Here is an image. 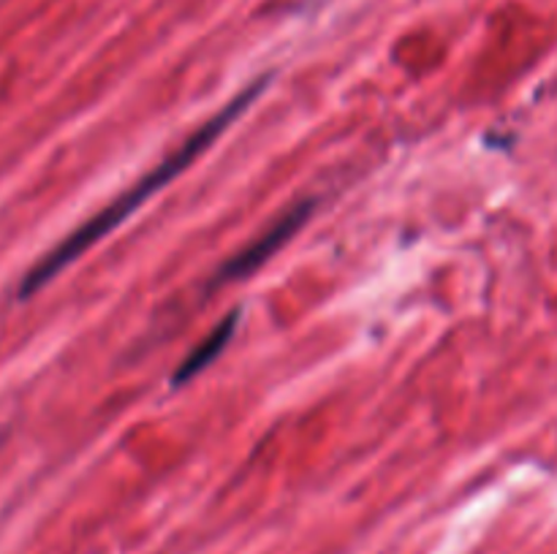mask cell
<instances>
[{
    "label": "cell",
    "mask_w": 557,
    "mask_h": 554,
    "mask_svg": "<svg viewBox=\"0 0 557 554\" xmlns=\"http://www.w3.org/2000/svg\"><path fill=\"white\" fill-rule=\"evenodd\" d=\"M264 87H267V76L264 79H256L253 85L245 87V90L239 92V96H234L232 101H228L226 106L215 114V117L207 119V123L201 125L196 134H190L188 139L177 147V150L169 152V155L163 158L158 166H152L150 172L139 179V182L131 185V188L125 190L123 196H117L112 204L103 206V210L96 212L90 221H85L79 228H74V231L63 239V242L54 244V248L49 250V253L44 255V259L38 261V264L33 266L25 277H22L20 299H30L33 293L41 291V288L47 286V282H52L54 277L65 269V266L74 264L79 255H85V250H90L92 244L101 242L103 237H109V234H112L120 223L128 221V217L134 215V212L139 210L147 199H150V196H156L163 185H169L174 177H180V174H183L185 168L196 161V158L205 155V152L210 150V147L215 144L223 134H226L228 125H234L245 112H248V106L261 96V92H264Z\"/></svg>",
    "instance_id": "1"
},
{
    "label": "cell",
    "mask_w": 557,
    "mask_h": 554,
    "mask_svg": "<svg viewBox=\"0 0 557 554\" xmlns=\"http://www.w3.org/2000/svg\"><path fill=\"white\" fill-rule=\"evenodd\" d=\"M310 212H313V201H299V204H294L292 210L283 212V215L277 217V221L272 223L264 234H259L253 242L245 244V248L239 250L234 259H228L226 264L221 266L215 282H234V280H245V277L253 275L259 266H264L267 261H270L272 255H275L277 250H281L283 244H286L288 239L299 231V226L308 221Z\"/></svg>",
    "instance_id": "2"
},
{
    "label": "cell",
    "mask_w": 557,
    "mask_h": 554,
    "mask_svg": "<svg viewBox=\"0 0 557 554\" xmlns=\"http://www.w3.org/2000/svg\"><path fill=\"white\" fill-rule=\"evenodd\" d=\"M237 324H239V313H228L226 318H223L221 324H218L215 329H212L210 335H207L205 340H201L199 345H196L194 351H190L188 356L183 358V362H180L177 373H174V378H172V383L174 386L188 383V380H194L196 375L205 373L210 364H215V358L221 356L223 351H226V345H228V340H232Z\"/></svg>",
    "instance_id": "3"
}]
</instances>
